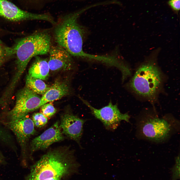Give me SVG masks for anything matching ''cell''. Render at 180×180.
<instances>
[{"instance_id":"cell-1","label":"cell","mask_w":180,"mask_h":180,"mask_svg":"<svg viewBox=\"0 0 180 180\" xmlns=\"http://www.w3.org/2000/svg\"><path fill=\"white\" fill-rule=\"evenodd\" d=\"M70 146L49 150L32 166L25 180H61L78 164Z\"/></svg>"},{"instance_id":"cell-2","label":"cell","mask_w":180,"mask_h":180,"mask_svg":"<svg viewBox=\"0 0 180 180\" xmlns=\"http://www.w3.org/2000/svg\"><path fill=\"white\" fill-rule=\"evenodd\" d=\"M86 10L71 13L62 16L56 23L53 36L57 44L61 46L72 56L96 61L98 56L85 52L82 49L86 31L78 22L80 14Z\"/></svg>"},{"instance_id":"cell-3","label":"cell","mask_w":180,"mask_h":180,"mask_svg":"<svg viewBox=\"0 0 180 180\" xmlns=\"http://www.w3.org/2000/svg\"><path fill=\"white\" fill-rule=\"evenodd\" d=\"M51 37L46 30L36 32L18 42L12 49L10 54L16 57V71L14 76L20 78L32 58L48 53L51 46Z\"/></svg>"},{"instance_id":"cell-4","label":"cell","mask_w":180,"mask_h":180,"mask_svg":"<svg viewBox=\"0 0 180 180\" xmlns=\"http://www.w3.org/2000/svg\"><path fill=\"white\" fill-rule=\"evenodd\" d=\"M163 80L162 73L156 62L150 59L138 67L130 81L129 85L138 95L152 100L158 94Z\"/></svg>"},{"instance_id":"cell-5","label":"cell","mask_w":180,"mask_h":180,"mask_svg":"<svg viewBox=\"0 0 180 180\" xmlns=\"http://www.w3.org/2000/svg\"><path fill=\"white\" fill-rule=\"evenodd\" d=\"M158 116L147 117L140 121L138 132L143 137L150 140L161 142L170 136L178 122L174 119Z\"/></svg>"},{"instance_id":"cell-6","label":"cell","mask_w":180,"mask_h":180,"mask_svg":"<svg viewBox=\"0 0 180 180\" xmlns=\"http://www.w3.org/2000/svg\"><path fill=\"white\" fill-rule=\"evenodd\" d=\"M41 98L26 86L20 90L16 94L14 106L8 114L7 121L22 118L29 112L39 108Z\"/></svg>"},{"instance_id":"cell-7","label":"cell","mask_w":180,"mask_h":180,"mask_svg":"<svg viewBox=\"0 0 180 180\" xmlns=\"http://www.w3.org/2000/svg\"><path fill=\"white\" fill-rule=\"evenodd\" d=\"M80 98L90 109L92 114L102 122L108 130H112L116 129L122 121L129 122L130 116L126 113H122L116 104H113L110 102L107 105L97 109L92 106L86 100Z\"/></svg>"},{"instance_id":"cell-8","label":"cell","mask_w":180,"mask_h":180,"mask_svg":"<svg viewBox=\"0 0 180 180\" xmlns=\"http://www.w3.org/2000/svg\"><path fill=\"white\" fill-rule=\"evenodd\" d=\"M4 123L15 135L20 148L22 163H25L29 140L36 133L32 120L26 116L18 120L7 121Z\"/></svg>"},{"instance_id":"cell-9","label":"cell","mask_w":180,"mask_h":180,"mask_svg":"<svg viewBox=\"0 0 180 180\" xmlns=\"http://www.w3.org/2000/svg\"><path fill=\"white\" fill-rule=\"evenodd\" d=\"M0 16L8 20L19 21L28 20H42L52 23L53 17L46 14L33 13L22 10L7 0H0Z\"/></svg>"},{"instance_id":"cell-10","label":"cell","mask_w":180,"mask_h":180,"mask_svg":"<svg viewBox=\"0 0 180 180\" xmlns=\"http://www.w3.org/2000/svg\"><path fill=\"white\" fill-rule=\"evenodd\" d=\"M85 121L71 113L66 112L62 115L59 126L63 134L76 141L81 147L80 140Z\"/></svg>"},{"instance_id":"cell-11","label":"cell","mask_w":180,"mask_h":180,"mask_svg":"<svg viewBox=\"0 0 180 180\" xmlns=\"http://www.w3.org/2000/svg\"><path fill=\"white\" fill-rule=\"evenodd\" d=\"M64 138L59 122H56L32 140L29 147L30 154L36 151L46 149L53 143L64 140Z\"/></svg>"},{"instance_id":"cell-12","label":"cell","mask_w":180,"mask_h":180,"mask_svg":"<svg viewBox=\"0 0 180 180\" xmlns=\"http://www.w3.org/2000/svg\"><path fill=\"white\" fill-rule=\"evenodd\" d=\"M48 63L50 70L52 71L71 70L74 64L72 56L61 46H51L49 50Z\"/></svg>"},{"instance_id":"cell-13","label":"cell","mask_w":180,"mask_h":180,"mask_svg":"<svg viewBox=\"0 0 180 180\" xmlns=\"http://www.w3.org/2000/svg\"><path fill=\"white\" fill-rule=\"evenodd\" d=\"M70 87L66 80H58L42 95L41 98L39 108L48 102L59 100L68 94Z\"/></svg>"},{"instance_id":"cell-14","label":"cell","mask_w":180,"mask_h":180,"mask_svg":"<svg viewBox=\"0 0 180 180\" xmlns=\"http://www.w3.org/2000/svg\"><path fill=\"white\" fill-rule=\"evenodd\" d=\"M35 58L29 70L28 74L35 78L46 80L49 76L50 70L48 60L38 56H35Z\"/></svg>"},{"instance_id":"cell-15","label":"cell","mask_w":180,"mask_h":180,"mask_svg":"<svg viewBox=\"0 0 180 180\" xmlns=\"http://www.w3.org/2000/svg\"><path fill=\"white\" fill-rule=\"evenodd\" d=\"M26 86L37 94H43L49 87L41 79L32 77L28 74L26 77Z\"/></svg>"},{"instance_id":"cell-16","label":"cell","mask_w":180,"mask_h":180,"mask_svg":"<svg viewBox=\"0 0 180 180\" xmlns=\"http://www.w3.org/2000/svg\"><path fill=\"white\" fill-rule=\"evenodd\" d=\"M32 120L34 126L38 128L44 126L48 122V118L41 113H34L32 116Z\"/></svg>"},{"instance_id":"cell-17","label":"cell","mask_w":180,"mask_h":180,"mask_svg":"<svg viewBox=\"0 0 180 180\" xmlns=\"http://www.w3.org/2000/svg\"><path fill=\"white\" fill-rule=\"evenodd\" d=\"M41 113L47 118L51 117L56 112V110L52 104H46L41 107Z\"/></svg>"},{"instance_id":"cell-18","label":"cell","mask_w":180,"mask_h":180,"mask_svg":"<svg viewBox=\"0 0 180 180\" xmlns=\"http://www.w3.org/2000/svg\"><path fill=\"white\" fill-rule=\"evenodd\" d=\"M175 164L172 169V180H176L180 178V160L179 155L175 158Z\"/></svg>"},{"instance_id":"cell-19","label":"cell","mask_w":180,"mask_h":180,"mask_svg":"<svg viewBox=\"0 0 180 180\" xmlns=\"http://www.w3.org/2000/svg\"><path fill=\"white\" fill-rule=\"evenodd\" d=\"M180 0H170L168 4L172 8L176 10H178L180 9Z\"/></svg>"},{"instance_id":"cell-20","label":"cell","mask_w":180,"mask_h":180,"mask_svg":"<svg viewBox=\"0 0 180 180\" xmlns=\"http://www.w3.org/2000/svg\"><path fill=\"white\" fill-rule=\"evenodd\" d=\"M8 50V48H3L0 45V64L2 62L4 58L5 52Z\"/></svg>"},{"instance_id":"cell-21","label":"cell","mask_w":180,"mask_h":180,"mask_svg":"<svg viewBox=\"0 0 180 180\" xmlns=\"http://www.w3.org/2000/svg\"><path fill=\"white\" fill-rule=\"evenodd\" d=\"M6 163L5 158L0 151V167L4 165Z\"/></svg>"},{"instance_id":"cell-22","label":"cell","mask_w":180,"mask_h":180,"mask_svg":"<svg viewBox=\"0 0 180 180\" xmlns=\"http://www.w3.org/2000/svg\"><path fill=\"white\" fill-rule=\"evenodd\" d=\"M36 2H38L41 1L42 0H30Z\"/></svg>"}]
</instances>
